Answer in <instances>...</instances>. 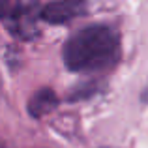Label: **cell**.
Instances as JSON below:
<instances>
[{"label": "cell", "instance_id": "6da1fadb", "mask_svg": "<svg viewBox=\"0 0 148 148\" xmlns=\"http://www.w3.org/2000/svg\"><path fill=\"white\" fill-rule=\"evenodd\" d=\"M120 56V36L109 25H90L66 40L62 58L69 71L92 73L111 69Z\"/></svg>", "mask_w": 148, "mask_h": 148}, {"label": "cell", "instance_id": "7a4b0ae2", "mask_svg": "<svg viewBox=\"0 0 148 148\" xmlns=\"http://www.w3.org/2000/svg\"><path fill=\"white\" fill-rule=\"evenodd\" d=\"M84 6H86V0H54V2H49L47 6L41 8L40 17L47 23L62 25V23H68L83 15Z\"/></svg>", "mask_w": 148, "mask_h": 148}, {"label": "cell", "instance_id": "3957f363", "mask_svg": "<svg viewBox=\"0 0 148 148\" xmlns=\"http://www.w3.org/2000/svg\"><path fill=\"white\" fill-rule=\"evenodd\" d=\"M54 105H56V98H54L53 92L51 90H40L32 98V101H30L28 111L34 116H40V114H45L47 111H51Z\"/></svg>", "mask_w": 148, "mask_h": 148}, {"label": "cell", "instance_id": "277c9868", "mask_svg": "<svg viewBox=\"0 0 148 148\" xmlns=\"http://www.w3.org/2000/svg\"><path fill=\"white\" fill-rule=\"evenodd\" d=\"M0 2H6V0H0Z\"/></svg>", "mask_w": 148, "mask_h": 148}, {"label": "cell", "instance_id": "5b68a950", "mask_svg": "<svg viewBox=\"0 0 148 148\" xmlns=\"http://www.w3.org/2000/svg\"><path fill=\"white\" fill-rule=\"evenodd\" d=\"M0 148H4V146H2V145H0Z\"/></svg>", "mask_w": 148, "mask_h": 148}]
</instances>
